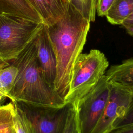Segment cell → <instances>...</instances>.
<instances>
[{
    "label": "cell",
    "instance_id": "3957f363",
    "mask_svg": "<svg viewBox=\"0 0 133 133\" xmlns=\"http://www.w3.org/2000/svg\"><path fill=\"white\" fill-rule=\"evenodd\" d=\"M109 65L106 56L98 49L82 52L74 63L64 103L73 104L92 90L105 74Z\"/></svg>",
    "mask_w": 133,
    "mask_h": 133
},
{
    "label": "cell",
    "instance_id": "30bf717a",
    "mask_svg": "<svg viewBox=\"0 0 133 133\" xmlns=\"http://www.w3.org/2000/svg\"><path fill=\"white\" fill-rule=\"evenodd\" d=\"M105 75L109 81L118 83L133 89V58L111 65Z\"/></svg>",
    "mask_w": 133,
    "mask_h": 133
},
{
    "label": "cell",
    "instance_id": "8992f818",
    "mask_svg": "<svg viewBox=\"0 0 133 133\" xmlns=\"http://www.w3.org/2000/svg\"><path fill=\"white\" fill-rule=\"evenodd\" d=\"M17 103L30 120L35 133H63L72 104L48 108Z\"/></svg>",
    "mask_w": 133,
    "mask_h": 133
},
{
    "label": "cell",
    "instance_id": "ffe728a7",
    "mask_svg": "<svg viewBox=\"0 0 133 133\" xmlns=\"http://www.w3.org/2000/svg\"><path fill=\"white\" fill-rule=\"evenodd\" d=\"M109 133H133V124L127 126L114 128Z\"/></svg>",
    "mask_w": 133,
    "mask_h": 133
},
{
    "label": "cell",
    "instance_id": "7402d4cb",
    "mask_svg": "<svg viewBox=\"0 0 133 133\" xmlns=\"http://www.w3.org/2000/svg\"><path fill=\"white\" fill-rule=\"evenodd\" d=\"M10 64V63L9 61L4 60L0 57V69L6 68L9 66Z\"/></svg>",
    "mask_w": 133,
    "mask_h": 133
},
{
    "label": "cell",
    "instance_id": "5b68a950",
    "mask_svg": "<svg viewBox=\"0 0 133 133\" xmlns=\"http://www.w3.org/2000/svg\"><path fill=\"white\" fill-rule=\"evenodd\" d=\"M110 83L104 75L98 84L73 104L79 133H91L100 119L110 94Z\"/></svg>",
    "mask_w": 133,
    "mask_h": 133
},
{
    "label": "cell",
    "instance_id": "44dd1931",
    "mask_svg": "<svg viewBox=\"0 0 133 133\" xmlns=\"http://www.w3.org/2000/svg\"><path fill=\"white\" fill-rule=\"evenodd\" d=\"M125 28H133V12L132 14L122 23V25Z\"/></svg>",
    "mask_w": 133,
    "mask_h": 133
},
{
    "label": "cell",
    "instance_id": "5bb4252c",
    "mask_svg": "<svg viewBox=\"0 0 133 133\" xmlns=\"http://www.w3.org/2000/svg\"><path fill=\"white\" fill-rule=\"evenodd\" d=\"M69 2L88 21L95 20L97 0H69Z\"/></svg>",
    "mask_w": 133,
    "mask_h": 133
},
{
    "label": "cell",
    "instance_id": "ac0fdd59",
    "mask_svg": "<svg viewBox=\"0 0 133 133\" xmlns=\"http://www.w3.org/2000/svg\"><path fill=\"white\" fill-rule=\"evenodd\" d=\"M133 124V96L125 114L117 119L114 124V128H117Z\"/></svg>",
    "mask_w": 133,
    "mask_h": 133
},
{
    "label": "cell",
    "instance_id": "7a4b0ae2",
    "mask_svg": "<svg viewBox=\"0 0 133 133\" xmlns=\"http://www.w3.org/2000/svg\"><path fill=\"white\" fill-rule=\"evenodd\" d=\"M11 62L17 69L7 95L12 101L37 107L56 108L65 104L43 78L37 58L36 34Z\"/></svg>",
    "mask_w": 133,
    "mask_h": 133
},
{
    "label": "cell",
    "instance_id": "277c9868",
    "mask_svg": "<svg viewBox=\"0 0 133 133\" xmlns=\"http://www.w3.org/2000/svg\"><path fill=\"white\" fill-rule=\"evenodd\" d=\"M43 24L15 14H0V57L9 62L16 58Z\"/></svg>",
    "mask_w": 133,
    "mask_h": 133
},
{
    "label": "cell",
    "instance_id": "ba28073f",
    "mask_svg": "<svg viewBox=\"0 0 133 133\" xmlns=\"http://www.w3.org/2000/svg\"><path fill=\"white\" fill-rule=\"evenodd\" d=\"M36 47L38 63L43 78L47 84L54 89L57 61L47 25L44 24H43L36 34Z\"/></svg>",
    "mask_w": 133,
    "mask_h": 133
},
{
    "label": "cell",
    "instance_id": "52a82bcc",
    "mask_svg": "<svg viewBox=\"0 0 133 133\" xmlns=\"http://www.w3.org/2000/svg\"><path fill=\"white\" fill-rule=\"evenodd\" d=\"M109 82V97L101 117L91 133H109L113 129L115 122L125 114L131 101L132 88L118 83Z\"/></svg>",
    "mask_w": 133,
    "mask_h": 133
},
{
    "label": "cell",
    "instance_id": "7c38bea8",
    "mask_svg": "<svg viewBox=\"0 0 133 133\" xmlns=\"http://www.w3.org/2000/svg\"><path fill=\"white\" fill-rule=\"evenodd\" d=\"M133 12V0H114L105 16L112 24L122 25Z\"/></svg>",
    "mask_w": 133,
    "mask_h": 133
},
{
    "label": "cell",
    "instance_id": "e0dca14e",
    "mask_svg": "<svg viewBox=\"0 0 133 133\" xmlns=\"http://www.w3.org/2000/svg\"><path fill=\"white\" fill-rule=\"evenodd\" d=\"M63 133H79L76 112L74 107L72 104L69 113L66 124Z\"/></svg>",
    "mask_w": 133,
    "mask_h": 133
},
{
    "label": "cell",
    "instance_id": "4fadbf2b",
    "mask_svg": "<svg viewBox=\"0 0 133 133\" xmlns=\"http://www.w3.org/2000/svg\"><path fill=\"white\" fill-rule=\"evenodd\" d=\"M0 133H17L13 102L0 105Z\"/></svg>",
    "mask_w": 133,
    "mask_h": 133
},
{
    "label": "cell",
    "instance_id": "cb8c5ba5",
    "mask_svg": "<svg viewBox=\"0 0 133 133\" xmlns=\"http://www.w3.org/2000/svg\"><path fill=\"white\" fill-rule=\"evenodd\" d=\"M6 97H7V95L0 91V101L4 100Z\"/></svg>",
    "mask_w": 133,
    "mask_h": 133
},
{
    "label": "cell",
    "instance_id": "8fae6325",
    "mask_svg": "<svg viewBox=\"0 0 133 133\" xmlns=\"http://www.w3.org/2000/svg\"><path fill=\"white\" fill-rule=\"evenodd\" d=\"M15 14L42 22L38 14L25 0H0V14Z\"/></svg>",
    "mask_w": 133,
    "mask_h": 133
},
{
    "label": "cell",
    "instance_id": "9a60e30c",
    "mask_svg": "<svg viewBox=\"0 0 133 133\" xmlns=\"http://www.w3.org/2000/svg\"><path fill=\"white\" fill-rule=\"evenodd\" d=\"M12 102L15 105V121L17 133H35L33 126L24 111L17 102Z\"/></svg>",
    "mask_w": 133,
    "mask_h": 133
},
{
    "label": "cell",
    "instance_id": "d6986e66",
    "mask_svg": "<svg viewBox=\"0 0 133 133\" xmlns=\"http://www.w3.org/2000/svg\"><path fill=\"white\" fill-rule=\"evenodd\" d=\"M114 0H97L96 12L98 16H105Z\"/></svg>",
    "mask_w": 133,
    "mask_h": 133
},
{
    "label": "cell",
    "instance_id": "6da1fadb",
    "mask_svg": "<svg viewBox=\"0 0 133 133\" xmlns=\"http://www.w3.org/2000/svg\"><path fill=\"white\" fill-rule=\"evenodd\" d=\"M90 23L70 3L63 17L47 26L57 61L54 90L63 101L74 63L86 43Z\"/></svg>",
    "mask_w": 133,
    "mask_h": 133
},
{
    "label": "cell",
    "instance_id": "603a6c76",
    "mask_svg": "<svg viewBox=\"0 0 133 133\" xmlns=\"http://www.w3.org/2000/svg\"><path fill=\"white\" fill-rule=\"evenodd\" d=\"M125 29H126V32L129 35L133 37V28H126Z\"/></svg>",
    "mask_w": 133,
    "mask_h": 133
},
{
    "label": "cell",
    "instance_id": "2e32d148",
    "mask_svg": "<svg viewBox=\"0 0 133 133\" xmlns=\"http://www.w3.org/2000/svg\"><path fill=\"white\" fill-rule=\"evenodd\" d=\"M17 72V68L10 64L0 69V91L7 94L10 90Z\"/></svg>",
    "mask_w": 133,
    "mask_h": 133
},
{
    "label": "cell",
    "instance_id": "9c48e42d",
    "mask_svg": "<svg viewBox=\"0 0 133 133\" xmlns=\"http://www.w3.org/2000/svg\"><path fill=\"white\" fill-rule=\"evenodd\" d=\"M38 14L42 23L50 26L62 18L66 13L69 0H25Z\"/></svg>",
    "mask_w": 133,
    "mask_h": 133
}]
</instances>
